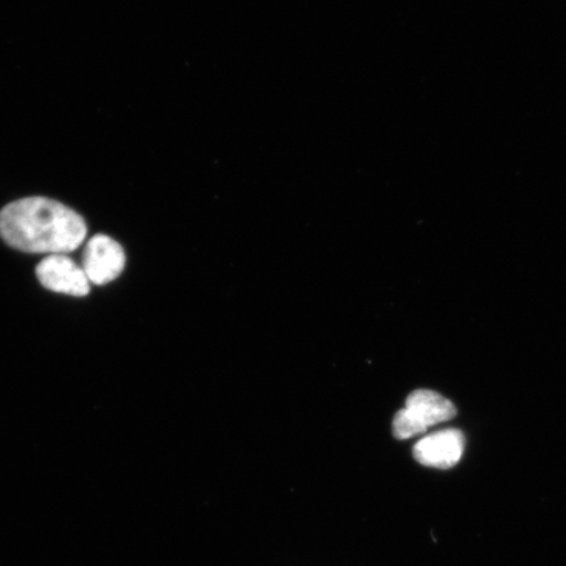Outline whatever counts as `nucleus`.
I'll use <instances>...</instances> for the list:
<instances>
[{"label":"nucleus","instance_id":"1","mask_svg":"<svg viewBox=\"0 0 566 566\" xmlns=\"http://www.w3.org/2000/svg\"><path fill=\"white\" fill-rule=\"evenodd\" d=\"M0 237L25 253L65 254L80 248L87 226L76 211L45 197H28L0 211Z\"/></svg>","mask_w":566,"mask_h":566},{"label":"nucleus","instance_id":"2","mask_svg":"<svg viewBox=\"0 0 566 566\" xmlns=\"http://www.w3.org/2000/svg\"><path fill=\"white\" fill-rule=\"evenodd\" d=\"M455 416L457 408L449 399L429 389H419L408 396L406 408L395 416L394 434L398 440H408Z\"/></svg>","mask_w":566,"mask_h":566},{"label":"nucleus","instance_id":"3","mask_svg":"<svg viewBox=\"0 0 566 566\" xmlns=\"http://www.w3.org/2000/svg\"><path fill=\"white\" fill-rule=\"evenodd\" d=\"M126 256L122 244L115 239L97 233L88 240L82 254V269L90 283L102 286L122 275Z\"/></svg>","mask_w":566,"mask_h":566},{"label":"nucleus","instance_id":"4","mask_svg":"<svg viewBox=\"0 0 566 566\" xmlns=\"http://www.w3.org/2000/svg\"><path fill=\"white\" fill-rule=\"evenodd\" d=\"M35 275L42 286L51 292L73 296H86L90 281L82 266L65 254H51L35 268Z\"/></svg>","mask_w":566,"mask_h":566},{"label":"nucleus","instance_id":"5","mask_svg":"<svg viewBox=\"0 0 566 566\" xmlns=\"http://www.w3.org/2000/svg\"><path fill=\"white\" fill-rule=\"evenodd\" d=\"M464 436L457 429L437 431L422 438L413 449L417 462L433 469L448 470L462 459Z\"/></svg>","mask_w":566,"mask_h":566}]
</instances>
